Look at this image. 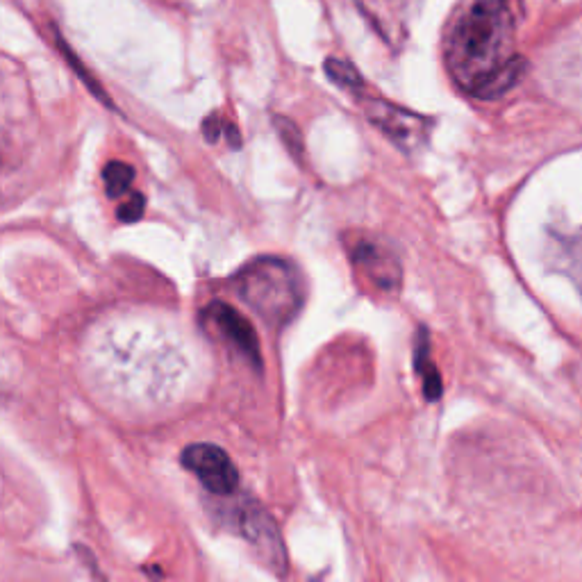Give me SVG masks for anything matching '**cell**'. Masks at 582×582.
I'll return each mask as SVG.
<instances>
[{
	"mask_svg": "<svg viewBox=\"0 0 582 582\" xmlns=\"http://www.w3.org/2000/svg\"><path fill=\"white\" fill-rule=\"evenodd\" d=\"M517 26L514 0H462L444 35V60L457 87L492 101L519 85L528 62L514 51Z\"/></svg>",
	"mask_w": 582,
	"mask_h": 582,
	"instance_id": "cell-1",
	"label": "cell"
},
{
	"mask_svg": "<svg viewBox=\"0 0 582 582\" xmlns=\"http://www.w3.org/2000/svg\"><path fill=\"white\" fill-rule=\"evenodd\" d=\"M235 289L241 301L271 328H282L294 321L303 310L307 294L296 264L271 255L257 257L239 269Z\"/></svg>",
	"mask_w": 582,
	"mask_h": 582,
	"instance_id": "cell-2",
	"label": "cell"
},
{
	"mask_svg": "<svg viewBox=\"0 0 582 582\" xmlns=\"http://www.w3.org/2000/svg\"><path fill=\"white\" fill-rule=\"evenodd\" d=\"M362 112L403 151H419L430 137L432 123L426 116L382 101V98H362Z\"/></svg>",
	"mask_w": 582,
	"mask_h": 582,
	"instance_id": "cell-3",
	"label": "cell"
},
{
	"mask_svg": "<svg viewBox=\"0 0 582 582\" xmlns=\"http://www.w3.org/2000/svg\"><path fill=\"white\" fill-rule=\"evenodd\" d=\"M182 467L194 473L214 496H232L239 487V471L230 455L216 444H189L180 455Z\"/></svg>",
	"mask_w": 582,
	"mask_h": 582,
	"instance_id": "cell-4",
	"label": "cell"
},
{
	"mask_svg": "<svg viewBox=\"0 0 582 582\" xmlns=\"http://www.w3.org/2000/svg\"><path fill=\"white\" fill-rule=\"evenodd\" d=\"M237 530L248 544L255 548V553L262 557L264 564L280 576L287 571L285 544H282L278 526L266 514L264 507L255 501H246L237 510Z\"/></svg>",
	"mask_w": 582,
	"mask_h": 582,
	"instance_id": "cell-5",
	"label": "cell"
},
{
	"mask_svg": "<svg viewBox=\"0 0 582 582\" xmlns=\"http://www.w3.org/2000/svg\"><path fill=\"white\" fill-rule=\"evenodd\" d=\"M203 321L210 323L219 335L226 337L228 342L235 346L241 355H246L257 369L262 367L260 339H257L255 328L244 314H239L235 307L228 303L214 301L203 310Z\"/></svg>",
	"mask_w": 582,
	"mask_h": 582,
	"instance_id": "cell-6",
	"label": "cell"
},
{
	"mask_svg": "<svg viewBox=\"0 0 582 582\" xmlns=\"http://www.w3.org/2000/svg\"><path fill=\"white\" fill-rule=\"evenodd\" d=\"M353 264L369 285L380 291H394L403 280L401 262L382 241L364 237L353 248Z\"/></svg>",
	"mask_w": 582,
	"mask_h": 582,
	"instance_id": "cell-7",
	"label": "cell"
},
{
	"mask_svg": "<svg viewBox=\"0 0 582 582\" xmlns=\"http://www.w3.org/2000/svg\"><path fill=\"white\" fill-rule=\"evenodd\" d=\"M414 369H417V376L421 378L426 401H439L444 392L442 373L430 360V339L426 328H419L417 339H414Z\"/></svg>",
	"mask_w": 582,
	"mask_h": 582,
	"instance_id": "cell-8",
	"label": "cell"
},
{
	"mask_svg": "<svg viewBox=\"0 0 582 582\" xmlns=\"http://www.w3.org/2000/svg\"><path fill=\"white\" fill-rule=\"evenodd\" d=\"M360 10L369 16V21L378 28L380 35H385L387 39H392L394 35H401V21H398V12L389 10L392 0H385V7H382V0H357Z\"/></svg>",
	"mask_w": 582,
	"mask_h": 582,
	"instance_id": "cell-9",
	"label": "cell"
},
{
	"mask_svg": "<svg viewBox=\"0 0 582 582\" xmlns=\"http://www.w3.org/2000/svg\"><path fill=\"white\" fill-rule=\"evenodd\" d=\"M132 180H135V169L121 160H114L103 169L105 194L110 198L126 196L132 187Z\"/></svg>",
	"mask_w": 582,
	"mask_h": 582,
	"instance_id": "cell-10",
	"label": "cell"
},
{
	"mask_svg": "<svg viewBox=\"0 0 582 582\" xmlns=\"http://www.w3.org/2000/svg\"><path fill=\"white\" fill-rule=\"evenodd\" d=\"M203 135L210 144H219V141H228L230 148H239L241 139L237 128L228 123L226 119H221L219 114H212L210 119H205L203 123Z\"/></svg>",
	"mask_w": 582,
	"mask_h": 582,
	"instance_id": "cell-11",
	"label": "cell"
},
{
	"mask_svg": "<svg viewBox=\"0 0 582 582\" xmlns=\"http://www.w3.org/2000/svg\"><path fill=\"white\" fill-rule=\"evenodd\" d=\"M326 71H328V76L335 80L342 89L353 91V94H362L364 82L360 78V73H357L348 62L335 60V57H332V60L326 62Z\"/></svg>",
	"mask_w": 582,
	"mask_h": 582,
	"instance_id": "cell-12",
	"label": "cell"
},
{
	"mask_svg": "<svg viewBox=\"0 0 582 582\" xmlns=\"http://www.w3.org/2000/svg\"><path fill=\"white\" fill-rule=\"evenodd\" d=\"M146 210V198L144 194H139V191H130L126 201L119 205V210H116V219L121 223H137L141 216H144Z\"/></svg>",
	"mask_w": 582,
	"mask_h": 582,
	"instance_id": "cell-13",
	"label": "cell"
},
{
	"mask_svg": "<svg viewBox=\"0 0 582 582\" xmlns=\"http://www.w3.org/2000/svg\"><path fill=\"white\" fill-rule=\"evenodd\" d=\"M57 44H60V51H62V53L66 55V60H69V62H71V66H73V69H76V71H78V76H80L82 80H85V82H87V87H89L91 91H94V94H96L98 98H103V101H107V98H105V94H103V89L96 85V82H94V78H89V76H87L85 66H82V64L78 62V57H76V53H71V48L64 44V41L60 39V35H57Z\"/></svg>",
	"mask_w": 582,
	"mask_h": 582,
	"instance_id": "cell-14",
	"label": "cell"
},
{
	"mask_svg": "<svg viewBox=\"0 0 582 582\" xmlns=\"http://www.w3.org/2000/svg\"><path fill=\"white\" fill-rule=\"evenodd\" d=\"M276 123L280 126V135L282 139H285V144L287 148L294 155H298L303 151V139H301V132H298V128L294 126L291 121H285V119H276Z\"/></svg>",
	"mask_w": 582,
	"mask_h": 582,
	"instance_id": "cell-15",
	"label": "cell"
}]
</instances>
